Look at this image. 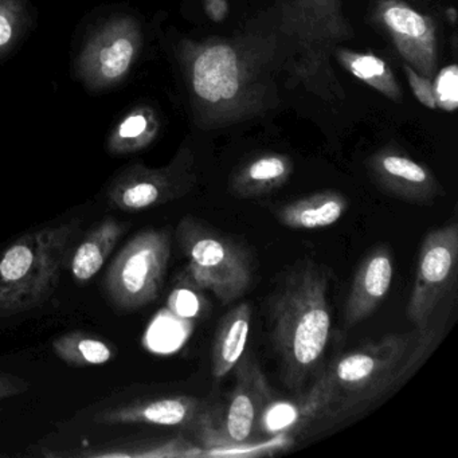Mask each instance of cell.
Masks as SVG:
<instances>
[{
  "mask_svg": "<svg viewBox=\"0 0 458 458\" xmlns=\"http://www.w3.org/2000/svg\"><path fill=\"white\" fill-rule=\"evenodd\" d=\"M250 321L251 308L248 302L232 308L219 321L211 352V374L214 379H224L246 352Z\"/></svg>",
  "mask_w": 458,
  "mask_h": 458,
  "instance_id": "19",
  "label": "cell"
},
{
  "mask_svg": "<svg viewBox=\"0 0 458 458\" xmlns=\"http://www.w3.org/2000/svg\"><path fill=\"white\" fill-rule=\"evenodd\" d=\"M394 280V256L388 246L372 249L359 264L345 302L348 328L369 318L385 301Z\"/></svg>",
  "mask_w": 458,
  "mask_h": 458,
  "instance_id": "15",
  "label": "cell"
},
{
  "mask_svg": "<svg viewBox=\"0 0 458 458\" xmlns=\"http://www.w3.org/2000/svg\"><path fill=\"white\" fill-rule=\"evenodd\" d=\"M403 72L406 74L407 81L411 88L412 95L423 106L428 109H437L436 100H434L433 82L430 79L420 76L415 72L409 64H404Z\"/></svg>",
  "mask_w": 458,
  "mask_h": 458,
  "instance_id": "26",
  "label": "cell"
},
{
  "mask_svg": "<svg viewBox=\"0 0 458 458\" xmlns=\"http://www.w3.org/2000/svg\"><path fill=\"white\" fill-rule=\"evenodd\" d=\"M233 371L235 386L224 414L214 411L198 428L205 457H218L222 450L251 441L259 417L273 401V391L251 353H243Z\"/></svg>",
  "mask_w": 458,
  "mask_h": 458,
  "instance_id": "8",
  "label": "cell"
},
{
  "mask_svg": "<svg viewBox=\"0 0 458 458\" xmlns=\"http://www.w3.org/2000/svg\"><path fill=\"white\" fill-rule=\"evenodd\" d=\"M350 203L335 190L315 192L300 198L275 211L283 226L294 230H315L332 226L347 213Z\"/></svg>",
  "mask_w": 458,
  "mask_h": 458,
  "instance_id": "17",
  "label": "cell"
},
{
  "mask_svg": "<svg viewBox=\"0 0 458 458\" xmlns=\"http://www.w3.org/2000/svg\"><path fill=\"white\" fill-rule=\"evenodd\" d=\"M143 47V31L135 18L116 17L98 29L80 53L76 73L93 90L116 87L130 74Z\"/></svg>",
  "mask_w": 458,
  "mask_h": 458,
  "instance_id": "11",
  "label": "cell"
},
{
  "mask_svg": "<svg viewBox=\"0 0 458 458\" xmlns=\"http://www.w3.org/2000/svg\"><path fill=\"white\" fill-rule=\"evenodd\" d=\"M367 168L382 191L403 202L430 205L444 195V189L433 173L395 147L375 152L369 157Z\"/></svg>",
  "mask_w": 458,
  "mask_h": 458,
  "instance_id": "13",
  "label": "cell"
},
{
  "mask_svg": "<svg viewBox=\"0 0 458 458\" xmlns=\"http://www.w3.org/2000/svg\"><path fill=\"white\" fill-rule=\"evenodd\" d=\"M326 407V390L318 377L310 390L296 401L270 402L259 417V428L267 434H285L321 420Z\"/></svg>",
  "mask_w": 458,
  "mask_h": 458,
  "instance_id": "18",
  "label": "cell"
},
{
  "mask_svg": "<svg viewBox=\"0 0 458 458\" xmlns=\"http://www.w3.org/2000/svg\"><path fill=\"white\" fill-rule=\"evenodd\" d=\"M55 352L74 367L101 366L114 356V348L98 337L82 332L64 335L53 342Z\"/></svg>",
  "mask_w": 458,
  "mask_h": 458,
  "instance_id": "23",
  "label": "cell"
},
{
  "mask_svg": "<svg viewBox=\"0 0 458 458\" xmlns=\"http://www.w3.org/2000/svg\"><path fill=\"white\" fill-rule=\"evenodd\" d=\"M213 410L202 399L178 395L132 402L125 406L112 407L96 415V422L104 425L167 426L198 430L210 417Z\"/></svg>",
  "mask_w": 458,
  "mask_h": 458,
  "instance_id": "14",
  "label": "cell"
},
{
  "mask_svg": "<svg viewBox=\"0 0 458 458\" xmlns=\"http://www.w3.org/2000/svg\"><path fill=\"white\" fill-rule=\"evenodd\" d=\"M437 329L391 334L340 356L320 375L327 395L324 418L343 420L401 387L430 356Z\"/></svg>",
  "mask_w": 458,
  "mask_h": 458,
  "instance_id": "2",
  "label": "cell"
},
{
  "mask_svg": "<svg viewBox=\"0 0 458 458\" xmlns=\"http://www.w3.org/2000/svg\"><path fill=\"white\" fill-rule=\"evenodd\" d=\"M160 122L154 109L141 106L132 109L112 131L108 151L114 155L135 154L154 143Z\"/></svg>",
  "mask_w": 458,
  "mask_h": 458,
  "instance_id": "21",
  "label": "cell"
},
{
  "mask_svg": "<svg viewBox=\"0 0 458 458\" xmlns=\"http://www.w3.org/2000/svg\"><path fill=\"white\" fill-rule=\"evenodd\" d=\"M375 18L386 29L406 64L420 76L433 79L438 63V41L433 20L403 0H380Z\"/></svg>",
  "mask_w": 458,
  "mask_h": 458,
  "instance_id": "12",
  "label": "cell"
},
{
  "mask_svg": "<svg viewBox=\"0 0 458 458\" xmlns=\"http://www.w3.org/2000/svg\"><path fill=\"white\" fill-rule=\"evenodd\" d=\"M28 20V0H0V60L20 41Z\"/></svg>",
  "mask_w": 458,
  "mask_h": 458,
  "instance_id": "24",
  "label": "cell"
},
{
  "mask_svg": "<svg viewBox=\"0 0 458 458\" xmlns=\"http://www.w3.org/2000/svg\"><path fill=\"white\" fill-rule=\"evenodd\" d=\"M433 82L434 100L437 108L454 112L458 106V68L455 64L445 66Z\"/></svg>",
  "mask_w": 458,
  "mask_h": 458,
  "instance_id": "25",
  "label": "cell"
},
{
  "mask_svg": "<svg viewBox=\"0 0 458 458\" xmlns=\"http://www.w3.org/2000/svg\"><path fill=\"white\" fill-rule=\"evenodd\" d=\"M344 0H278V31L285 69L297 84L324 100H342L344 90L332 68L340 44L353 38L343 13Z\"/></svg>",
  "mask_w": 458,
  "mask_h": 458,
  "instance_id": "4",
  "label": "cell"
},
{
  "mask_svg": "<svg viewBox=\"0 0 458 458\" xmlns=\"http://www.w3.org/2000/svg\"><path fill=\"white\" fill-rule=\"evenodd\" d=\"M81 222L34 230L0 251V318H12L47 302L81 235Z\"/></svg>",
  "mask_w": 458,
  "mask_h": 458,
  "instance_id": "5",
  "label": "cell"
},
{
  "mask_svg": "<svg viewBox=\"0 0 458 458\" xmlns=\"http://www.w3.org/2000/svg\"><path fill=\"white\" fill-rule=\"evenodd\" d=\"M446 18L452 25L457 23V12H455L454 7H450V9L446 10Z\"/></svg>",
  "mask_w": 458,
  "mask_h": 458,
  "instance_id": "30",
  "label": "cell"
},
{
  "mask_svg": "<svg viewBox=\"0 0 458 458\" xmlns=\"http://www.w3.org/2000/svg\"><path fill=\"white\" fill-rule=\"evenodd\" d=\"M269 47L248 39L182 42L179 58L200 124L227 127L269 108L276 98Z\"/></svg>",
  "mask_w": 458,
  "mask_h": 458,
  "instance_id": "1",
  "label": "cell"
},
{
  "mask_svg": "<svg viewBox=\"0 0 458 458\" xmlns=\"http://www.w3.org/2000/svg\"><path fill=\"white\" fill-rule=\"evenodd\" d=\"M171 257V234L146 229L119 251L106 277V291L120 310H138L154 302L162 291Z\"/></svg>",
  "mask_w": 458,
  "mask_h": 458,
  "instance_id": "7",
  "label": "cell"
},
{
  "mask_svg": "<svg viewBox=\"0 0 458 458\" xmlns=\"http://www.w3.org/2000/svg\"><path fill=\"white\" fill-rule=\"evenodd\" d=\"M123 233L124 226L117 219L106 218L85 235L72 257L74 280L80 283L92 280L106 265Z\"/></svg>",
  "mask_w": 458,
  "mask_h": 458,
  "instance_id": "20",
  "label": "cell"
},
{
  "mask_svg": "<svg viewBox=\"0 0 458 458\" xmlns=\"http://www.w3.org/2000/svg\"><path fill=\"white\" fill-rule=\"evenodd\" d=\"M28 380L14 375L0 374V399L12 398L29 390Z\"/></svg>",
  "mask_w": 458,
  "mask_h": 458,
  "instance_id": "28",
  "label": "cell"
},
{
  "mask_svg": "<svg viewBox=\"0 0 458 458\" xmlns=\"http://www.w3.org/2000/svg\"><path fill=\"white\" fill-rule=\"evenodd\" d=\"M197 184L195 157L189 147H182L165 167L132 165L109 184V205L127 213L148 210L186 197Z\"/></svg>",
  "mask_w": 458,
  "mask_h": 458,
  "instance_id": "9",
  "label": "cell"
},
{
  "mask_svg": "<svg viewBox=\"0 0 458 458\" xmlns=\"http://www.w3.org/2000/svg\"><path fill=\"white\" fill-rule=\"evenodd\" d=\"M205 10L213 22L221 23L229 14V4L227 0H205Z\"/></svg>",
  "mask_w": 458,
  "mask_h": 458,
  "instance_id": "29",
  "label": "cell"
},
{
  "mask_svg": "<svg viewBox=\"0 0 458 458\" xmlns=\"http://www.w3.org/2000/svg\"><path fill=\"white\" fill-rule=\"evenodd\" d=\"M176 238L187 259L190 285L210 291L224 304L234 301L250 288L253 261L240 242L192 216L179 222Z\"/></svg>",
  "mask_w": 458,
  "mask_h": 458,
  "instance_id": "6",
  "label": "cell"
},
{
  "mask_svg": "<svg viewBox=\"0 0 458 458\" xmlns=\"http://www.w3.org/2000/svg\"><path fill=\"white\" fill-rule=\"evenodd\" d=\"M293 173L285 154L267 152L248 160L230 175L229 192L240 199H256L283 187Z\"/></svg>",
  "mask_w": 458,
  "mask_h": 458,
  "instance_id": "16",
  "label": "cell"
},
{
  "mask_svg": "<svg viewBox=\"0 0 458 458\" xmlns=\"http://www.w3.org/2000/svg\"><path fill=\"white\" fill-rule=\"evenodd\" d=\"M337 63L356 79L386 96L388 100L401 103L402 92L390 66L372 53H359L337 47L335 52Z\"/></svg>",
  "mask_w": 458,
  "mask_h": 458,
  "instance_id": "22",
  "label": "cell"
},
{
  "mask_svg": "<svg viewBox=\"0 0 458 458\" xmlns=\"http://www.w3.org/2000/svg\"><path fill=\"white\" fill-rule=\"evenodd\" d=\"M168 307L176 315L184 318H195L199 315L200 300L194 292L189 289H176L168 300Z\"/></svg>",
  "mask_w": 458,
  "mask_h": 458,
  "instance_id": "27",
  "label": "cell"
},
{
  "mask_svg": "<svg viewBox=\"0 0 458 458\" xmlns=\"http://www.w3.org/2000/svg\"><path fill=\"white\" fill-rule=\"evenodd\" d=\"M270 313L284 385L299 390L323 360L331 334L326 270L312 261L296 267L273 299Z\"/></svg>",
  "mask_w": 458,
  "mask_h": 458,
  "instance_id": "3",
  "label": "cell"
},
{
  "mask_svg": "<svg viewBox=\"0 0 458 458\" xmlns=\"http://www.w3.org/2000/svg\"><path fill=\"white\" fill-rule=\"evenodd\" d=\"M458 269V225L445 224L428 233L418 256L407 318L418 331L430 328L433 315L454 286Z\"/></svg>",
  "mask_w": 458,
  "mask_h": 458,
  "instance_id": "10",
  "label": "cell"
}]
</instances>
